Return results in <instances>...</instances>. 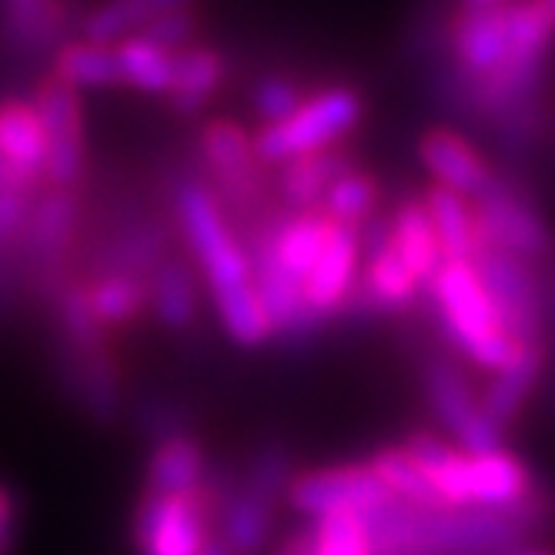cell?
Wrapping results in <instances>:
<instances>
[{"instance_id": "obj_28", "label": "cell", "mask_w": 555, "mask_h": 555, "mask_svg": "<svg viewBox=\"0 0 555 555\" xmlns=\"http://www.w3.org/2000/svg\"><path fill=\"white\" fill-rule=\"evenodd\" d=\"M271 512H274V505L248 495L242 486H237L234 499L228 502V508L221 512V519H218V526H221L218 535L228 542L231 555H255V552H261V545L271 535V519H274Z\"/></svg>"}, {"instance_id": "obj_30", "label": "cell", "mask_w": 555, "mask_h": 555, "mask_svg": "<svg viewBox=\"0 0 555 555\" xmlns=\"http://www.w3.org/2000/svg\"><path fill=\"white\" fill-rule=\"evenodd\" d=\"M54 298H57V319H61V332H64L67 348H77V351H104V348H111V335L98 322V314L91 311L85 282L61 285Z\"/></svg>"}, {"instance_id": "obj_5", "label": "cell", "mask_w": 555, "mask_h": 555, "mask_svg": "<svg viewBox=\"0 0 555 555\" xmlns=\"http://www.w3.org/2000/svg\"><path fill=\"white\" fill-rule=\"evenodd\" d=\"M431 486L452 508H508L532 492V472L522 459L499 449L492 455H452L431 475Z\"/></svg>"}, {"instance_id": "obj_11", "label": "cell", "mask_w": 555, "mask_h": 555, "mask_svg": "<svg viewBox=\"0 0 555 555\" xmlns=\"http://www.w3.org/2000/svg\"><path fill=\"white\" fill-rule=\"evenodd\" d=\"M418 157L431 171V178L439 181V188H449L462 197L465 194L482 197L495 184V175L482 162V154L468 141H462L455 131H446V128L425 131L418 141Z\"/></svg>"}, {"instance_id": "obj_25", "label": "cell", "mask_w": 555, "mask_h": 555, "mask_svg": "<svg viewBox=\"0 0 555 555\" xmlns=\"http://www.w3.org/2000/svg\"><path fill=\"white\" fill-rule=\"evenodd\" d=\"M221 74H224V61L211 48H188L184 54H178V61H175V88L168 94L171 107L178 114L202 111L211 101V94L218 91Z\"/></svg>"}, {"instance_id": "obj_31", "label": "cell", "mask_w": 555, "mask_h": 555, "mask_svg": "<svg viewBox=\"0 0 555 555\" xmlns=\"http://www.w3.org/2000/svg\"><path fill=\"white\" fill-rule=\"evenodd\" d=\"M375 205H378V184L369 175H351V171H345L322 197V211L335 224H345L354 231H359V224L375 211Z\"/></svg>"}, {"instance_id": "obj_10", "label": "cell", "mask_w": 555, "mask_h": 555, "mask_svg": "<svg viewBox=\"0 0 555 555\" xmlns=\"http://www.w3.org/2000/svg\"><path fill=\"white\" fill-rule=\"evenodd\" d=\"M34 111L41 117V128L48 138V165H44V178L67 191L77 178H81L85 168V125H81V101H77V91L61 85V81H48L34 101Z\"/></svg>"}, {"instance_id": "obj_15", "label": "cell", "mask_w": 555, "mask_h": 555, "mask_svg": "<svg viewBox=\"0 0 555 555\" xmlns=\"http://www.w3.org/2000/svg\"><path fill=\"white\" fill-rule=\"evenodd\" d=\"M0 162H8L30 181L44 178L48 165V138L34 104L4 101L0 104Z\"/></svg>"}, {"instance_id": "obj_1", "label": "cell", "mask_w": 555, "mask_h": 555, "mask_svg": "<svg viewBox=\"0 0 555 555\" xmlns=\"http://www.w3.org/2000/svg\"><path fill=\"white\" fill-rule=\"evenodd\" d=\"M459 64L475 77V101L515 114L542 85L555 48V21L539 4L465 8L452 30Z\"/></svg>"}, {"instance_id": "obj_33", "label": "cell", "mask_w": 555, "mask_h": 555, "mask_svg": "<svg viewBox=\"0 0 555 555\" xmlns=\"http://www.w3.org/2000/svg\"><path fill=\"white\" fill-rule=\"evenodd\" d=\"M288 475H292V455L282 449V446H264L251 465H248V475L242 489L268 505L278 502V495H282V489H288Z\"/></svg>"}, {"instance_id": "obj_40", "label": "cell", "mask_w": 555, "mask_h": 555, "mask_svg": "<svg viewBox=\"0 0 555 555\" xmlns=\"http://www.w3.org/2000/svg\"><path fill=\"white\" fill-rule=\"evenodd\" d=\"M505 4H535V0H465V8H505Z\"/></svg>"}, {"instance_id": "obj_2", "label": "cell", "mask_w": 555, "mask_h": 555, "mask_svg": "<svg viewBox=\"0 0 555 555\" xmlns=\"http://www.w3.org/2000/svg\"><path fill=\"white\" fill-rule=\"evenodd\" d=\"M178 221L184 242L191 245L197 264L208 278V288L215 295L228 335L237 345H261L268 335H274L255 288L251 261L205 184L188 181L178 188Z\"/></svg>"}, {"instance_id": "obj_6", "label": "cell", "mask_w": 555, "mask_h": 555, "mask_svg": "<svg viewBox=\"0 0 555 555\" xmlns=\"http://www.w3.org/2000/svg\"><path fill=\"white\" fill-rule=\"evenodd\" d=\"M468 261L479 271L505 332L519 345H542L545 305H542L539 278L532 274L529 261L492 248H475Z\"/></svg>"}, {"instance_id": "obj_29", "label": "cell", "mask_w": 555, "mask_h": 555, "mask_svg": "<svg viewBox=\"0 0 555 555\" xmlns=\"http://www.w3.org/2000/svg\"><path fill=\"white\" fill-rule=\"evenodd\" d=\"M341 175H345L341 154H332V151L308 154V157H298V162H288V168L282 171V194L288 205L314 211V202H322Z\"/></svg>"}, {"instance_id": "obj_8", "label": "cell", "mask_w": 555, "mask_h": 555, "mask_svg": "<svg viewBox=\"0 0 555 555\" xmlns=\"http://www.w3.org/2000/svg\"><path fill=\"white\" fill-rule=\"evenodd\" d=\"M472 218H475V248L505 251L522 261L545 258L552 248V237L542 218L532 211V205L499 181L479 197Z\"/></svg>"}, {"instance_id": "obj_26", "label": "cell", "mask_w": 555, "mask_h": 555, "mask_svg": "<svg viewBox=\"0 0 555 555\" xmlns=\"http://www.w3.org/2000/svg\"><path fill=\"white\" fill-rule=\"evenodd\" d=\"M425 391H428V402H431L435 415H439V422L446 428L455 431V439L475 418L482 415V405L472 399V391H468L462 372L452 362H446V359L428 362V369H425Z\"/></svg>"}, {"instance_id": "obj_14", "label": "cell", "mask_w": 555, "mask_h": 555, "mask_svg": "<svg viewBox=\"0 0 555 555\" xmlns=\"http://www.w3.org/2000/svg\"><path fill=\"white\" fill-rule=\"evenodd\" d=\"M202 151L205 162L215 171L218 184L237 197V202H248L258 191V154L255 141L248 138L245 128H237L231 121H211L202 134Z\"/></svg>"}, {"instance_id": "obj_36", "label": "cell", "mask_w": 555, "mask_h": 555, "mask_svg": "<svg viewBox=\"0 0 555 555\" xmlns=\"http://www.w3.org/2000/svg\"><path fill=\"white\" fill-rule=\"evenodd\" d=\"M191 34H194V14H191L188 8L168 11V14L154 17L151 24H144V27L138 30V37H144V41H151V44H157V48H165V51L188 44V37H191Z\"/></svg>"}, {"instance_id": "obj_22", "label": "cell", "mask_w": 555, "mask_h": 555, "mask_svg": "<svg viewBox=\"0 0 555 555\" xmlns=\"http://www.w3.org/2000/svg\"><path fill=\"white\" fill-rule=\"evenodd\" d=\"M88 301L107 332L121 328V325L138 322L141 311L151 305V282L138 274L107 271L94 278V285H88Z\"/></svg>"}, {"instance_id": "obj_13", "label": "cell", "mask_w": 555, "mask_h": 555, "mask_svg": "<svg viewBox=\"0 0 555 555\" xmlns=\"http://www.w3.org/2000/svg\"><path fill=\"white\" fill-rule=\"evenodd\" d=\"M359 248H362V234L354 228L335 224L328 245L319 258V264L311 268L308 282H305V301L314 314H338L345 295L354 285V264H359Z\"/></svg>"}, {"instance_id": "obj_3", "label": "cell", "mask_w": 555, "mask_h": 555, "mask_svg": "<svg viewBox=\"0 0 555 555\" xmlns=\"http://www.w3.org/2000/svg\"><path fill=\"white\" fill-rule=\"evenodd\" d=\"M435 314H439L442 332L468 354L475 365L489 372H502L522 345L515 341L482 285L479 271L472 261H442L428 282Z\"/></svg>"}, {"instance_id": "obj_20", "label": "cell", "mask_w": 555, "mask_h": 555, "mask_svg": "<svg viewBox=\"0 0 555 555\" xmlns=\"http://www.w3.org/2000/svg\"><path fill=\"white\" fill-rule=\"evenodd\" d=\"M151 308L157 314V322L171 332H184L197 319V278L194 271L171 258L162 261L151 274Z\"/></svg>"}, {"instance_id": "obj_4", "label": "cell", "mask_w": 555, "mask_h": 555, "mask_svg": "<svg viewBox=\"0 0 555 555\" xmlns=\"http://www.w3.org/2000/svg\"><path fill=\"white\" fill-rule=\"evenodd\" d=\"M359 117H362V101L354 91L348 88L322 91L311 101H305L292 117H285V121L268 125L255 138V154H258V162H268V165L298 162V157L319 154L338 138H345L359 125Z\"/></svg>"}, {"instance_id": "obj_39", "label": "cell", "mask_w": 555, "mask_h": 555, "mask_svg": "<svg viewBox=\"0 0 555 555\" xmlns=\"http://www.w3.org/2000/svg\"><path fill=\"white\" fill-rule=\"evenodd\" d=\"M197 555H231V548H228V542L221 539V535H208L205 539V545H202V552H197Z\"/></svg>"}, {"instance_id": "obj_37", "label": "cell", "mask_w": 555, "mask_h": 555, "mask_svg": "<svg viewBox=\"0 0 555 555\" xmlns=\"http://www.w3.org/2000/svg\"><path fill=\"white\" fill-rule=\"evenodd\" d=\"M14 526H17V502L0 486V535H14Z\"/></svg>"}, {"instance_id": "obj_9", "label": "cell", "mask_w": 555, "mask_h": 555, "mask_svg": "<svg viewBox=\"0 0 555 555\" xmlns=\"http://www.w3.org/2000/svg\"><path fill=\"white\" fill-rule=\"evenodd\" d=\"M288 502L298 512L314 515V519H325L335 512H354L365 519V515L391 502V492L375 479L369 465H338L298 475L288 486Z\"/></svg>"}, {"instance_id": "obj_41", "label": "cell", "mask_w": 555, "mask_h": 555, "mask_svg": "<svg viewBox=\"0 0 555 555\" xmlns=\"http://www.w3.org/2000/svg\"><path fill=\"white\" fill-rule=\"evenodd\" d=\"M14 552V535H0V555H11Z\"/></svg>"}, {"instance_id": "obj_35", "label": "cell", "mask_w": 555, "mask_h": 555, "mask_svg": "<svg viewBox=\"0 0 555 555\" xmlns=\"http://www.w3.org/2000/svg\"><path fill=\"white\" fill-rule=\"evenodd\" d=\"M301 104H305L301 91L295 81H288V77H268V81H261L255 91V111L268 125L285 121V117H292Z\"/></svg>"}, {"instance_id": "obj_16", "label": "cell", "mask_w": 555, "mask_h": 555, "mask_svg": "<svg viewBox=\"0 0 555 555\" xmlns=\"http://www.w3.org/2000/svg\"><path fill=\"white\" fill-rule=\"evenodd\" d=\"M205 482V452L188 435H171L162 439L151 452L147 465V492L157 495H188L197 492Z\"/></svg>"}, {"instance_id": "obj_42", "label": "cell", "mask_w": 555, "mask_h": 555, "mask_svg": "<svg viewBox=\"0 0 555 555\" xmlns=\"http://www.w3.org/2000/svg\"><path fill=\"white\" fill-rule=\"evenodd\" d=\"M535 4H539V8H545V11H548V17L555 21V0H535Z\"/></svg>"}, {"instance_id": "obj_18", "label": "cell", "mask_w": 555, "mask_h": 555, "mask_svg": "<svg viewBox=\"0 0 555 555\" xmlns=\"http://www.w3.org/2000/svg\"><path fill=\"white\" fill-rule=\"evenodd\" d=\"M391 242H395V248H399L409 274L418 285H428L435 278V271H439L446 261L442 248H439V237H435V228L428 221V211L418 202L399 205L395 221H391Z\"/></svg>"}, {"instance_id": "obj_24", "label": "cell", "mask_w": 555, "mask_h": 555, "mask_svg": "<svg viewBox=\"0 0 555 555\" xmlns=\"http://www.w3.org/2000/svg\"><path fill=\"white\" fill-rule=\"evenodd\" d=\"M114 57H117V70H121V85H131L144 94H171L178 54L134 34L114 48Z\"/></svg>"}, {"instance_id": "obj_32", "label": "cell", "mask_w": 555, "mask_h": 555, "mask_svg": "<svg viewBox=\"0 0 555 555\" xmlns=\"http://www.w3.org/2000/svg\"><path fill=\"white\" fill-rule=\"evenodd\" d=\"M311 539H314V555H372L369 526L354 512L325 515L311 529Z\"/></svg>"}, {"instance_id": "obj_21", "label": "cell", "mask_w": 555, "mask_h": 555, "mask_svg": "<svg viewBox=\"0 0 555 555\" xmlns=\"http://www.w3.org/2000/svg\"><path fill=\"white\" fill-rule=\"evenodd\" d=\"M191 0H104V4L85 21V34L94 44H121L125 37H134L144 24L168 11H181Z\"/></svg>"}, {"instance_id": "obj_34", "label": "cell", "mask_w": 555, "mask_h": 555, "mask_svg": "<svg viewBox=\"0 0 555 555\" xmlns=\"http://www.w3.org/2000/svg\"><path fill=\"white\" fill-rule=\"evenodd\" d=\"M4 21L17 37H34V30L48 34L61 21V0H8Z\"/></svg>"}, {"instance_id": "obj_38", "label": "cell", "mask_w": 555, "mask_h": 555, "mask_svg": "<svg viewBox=\"0 0 555 555\" xmlns=\"http://www.w3.org/2000/svg\"><path fill=\"white\" fill-rule=\"evenodd\" d=\"M274 555H314V539H311V532H295V535H288L282 545H278Z\"/></svg>"}, {"instance_id": "obj_12", "label": "cell", "mask_w": 555, "mask_h": 555, "mask_svg": "<svg viewBox=\"0 0 555 555\" xmlns=\"http://www.w3.org/2000/svg\"><path fill=\"white\" fill-rule=\"evenodd\" d=\"M61 382L67 395L85 405L98 422H111L121 405V382H117V365L111 359V348L104 351H61Z\"/></svg>"}, {"instance_id": "obj_7", "label": "cell", "mask_w": 555, "mask_h": 555, "mask_svg": "<svg viewBox=\"0 0 555 555\" xmlns=\"http://www.w3.org/2000/svg\"><path fill=\"white\" fill-rule=\"evenodd\" d=\"M211 512L197 492H144L134 512V542L141 555H197L211 535Z\"/></svg>"}, {"instance_id": "obj_27", "label": "cell", "mask_w": 555, "mask_h": 555, "mask_svg": "<svg viewBox=\"0 0 555 555\" xmlns=\"http://www.w3.org/2000/svg\"><path fill=\"white\" fill-rule=\"evenodd\" d=\"M54 81L81 91V88H111L121 85V70H117L114 48L94 44V41H74L57 51L54 61Z\"/></svg>"}, {"instance_id": "obj_19", "label": "cell", "mask_w": 555, "mask_h": 555, "mask_svg": "<svg viewBox=\"0 0 555 555\" xmlns=\"http://www.w3.org/2000/svg\"><path fill=\"white\" fill-rule=\"evenodd\" d=\"M545 365V345H522V351L515 359L495 372V382L489 385L486 399H482V412L505 428L515 415H519L522 402L529 399V391L535 388L539 375Z\"/></svg>"}, {"instance_id": "obj_17", "label": "cell", "mask_w": 555, "mask_h": 555, "mask_svg": "<svg viewBox=\"0 0 555 555\" xmlns=\"http://www.w3.org/2000/svg\"><path fill=\"white\" fill-rule=\"evenodd\" d=\"M375 479L391 492V499H399L418 512H455L442 492L431 486L428 475L412 462V455L402 449V446H388V449H378L369 462Z\"/></svg>"}, {"instance_id": "obj_23", "label": "cell", "mask_w": 555, "mask_h": 555, "mask_svg": "<svg viewBox=\"0 0 555 555\" xmlns=\"http://www.w3.org/2000/svg\"><path fill=\"white\" fill-rule=\"evenodd\" d=\"M422 205L428 211L435 237H439L442 258L446 261H468L475 251V218H472V208H468L465 197L435 184L425 191Z\"/></svg>"}]
</instances>
